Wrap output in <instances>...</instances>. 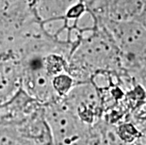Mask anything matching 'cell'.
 <instances>
[{"label": "cell", "instance_id": "7a4b0ae2", "mask_svg": "<svg viewBox=\"0 0 146 145\" xmlns=\"http://www.w3.org/2000/svg\"><path fill=\"white\" fill-rule=\"evenodd\" d=\"M22 42L0 46V102L11 97L21 87Z\"/></svg>", "mask_w": 146, "mask_h": 145}, {"label": "cell", "instance_id": "277c9868", "mask_svg": "<svg viewBox=\"0 0 146 145\" xmlns=\"http://www.w3.org/2000/svg\"><path fill=\"white\" fill-rule=\"evenodd\" d=\"M135 20L139 21V22L141 23L142 26H143L146 28V4L143 6V8H142L141 13L138 15V17H137Z\"/></svg>", "mask_w": 146, "mask_h": 145}, {"label": "cell", "instance_id": "3957f363", "mask_svg": "<svg viewBox=\"0 0 146 145\" xmlns=\"http://www.w3.org/2000/svg\"><path fill=\"white\" fill-rule=\"evenodd\" d=\"M76 80L68 72L60 73L52 77V88L58 98H62L69 93L74 87Z\"/></svg>", "mask_w": 146, "mask_h": 145}, {"label": "cell", "instance_id": "6da1fadb", "mask_svg": "<svg viewBox=\"0 0 146 145\" xmlns=\"http://www.w3.org/2000/svg\"><path fill=\"white\" fill-rule=\"evenodd\" d=\"M102 24L119 49L121 62L133 63L146 60V28L135 19L111 20L94 18Z\"/></svg>", "mask_w": 146, "mask_h": 145}]
</instances>
